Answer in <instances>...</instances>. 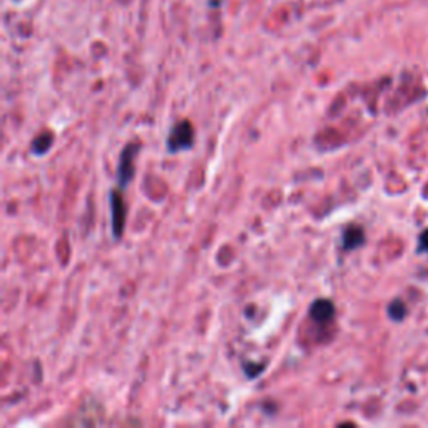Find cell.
Here are the masks:
<instances>
[{"mask_svg": "<svg viewBox=\"0 0 428 428\" xmlns=\"http://www.w3.org/2000/svg\"><path fill=\"white\" fill-rule=\"evenodd\" d=\"M52 142H54V135L50 133L39 134L32 142V152L37 156L45 154V152L50 149V146H52Z\"/></svg>", "mask_w": 428, "mask_h": 428, "instance_id": "obj_6", "label": "cell"}, {"mask_svg": "<svg viewBox=\"0 0 428 428\" xmlns=\"http://www.w3.org/2000/svg\"><path fill=\"white\" fill-rule=\"evenodd\" d=\"M420 251L428 253V230L423 231L420 236Z\"/></svg>", "mask_w": 428, "mask_h": 428, "instance_id": "obj_9", "label": "cell"}, {"mask_svg": "<svg viewBox=\"0 0 428 428\" xmlns=\"http://www.w3.org/2000/svg\"><path fill=\"white\" fill-rule=\"evenodd\" d=\"M343 249L346 251H353L365 243V233H363L362 228L358 226H350L346 228L345 233H343Z\"/></svg>", "mask_w": 428, "mask_h": 428, "instance_id": "obj_5", "label": "cell"}, {"mask_svg": "<svg viewBox=\"0 0 428 428\" xmlns=\"http://www.w3.org/2000/svg\"><path fill=\"white\" fill-rule=\"evenodd\" d=\"M309 316H311V320L316 321V323H328L334 316V304L330 302V300L325 298L316 300V302H313L311 307H309Z\"/></svg>", "mask_w": 428, "mask_h": 428, "instance_id": "obj_4", "label": "cell"}, {"mask_svg": "<svg viewBox=\"0 0 428 428\" xmlns=\"http://www.w3.org/2000/svg\"><path fill=\"white\" fill-rule=\"evenodd\" d=\"M194 144V127L189 119L176 122L171 127V133L168 135V151L179 152L191 149Z\"/></svg>", "mask_w": 428, "mask_h": 428, "instance_id": "obj_1", "label": "cell"}, {"mask_svg": "<svg viewBox=\"0 0 428 428\" xmlns=\"http://www.w3.org/2000/svg\"><path fill=\"white\" fill-rule=\"evenodd\" d=\"M139 146L134 142H129L122 149L119 156V164H117V188L124 191L131 184L135 171V154H138Z\"/></svg>", "mask_w": 428, "mask_h": 428, "instance_id": "obj_3", "label": "cell"}, {"mask_svg": "<svg viewBox=\"0 0 428 428\" xmlns=\"http://www.w3.org/2000/svg\"><path fill=\"white\" fill-rule=\"evenodd\" d=\"M109 207H111V228L112 236L116 239L122 238L127 219V206L122 196V189L109 191Z\"/></svg>", "mask_w": 428, "mask_h": 428, "instance_id": "obj_2", "label": "cell"}, {"mask_svg": "<svg viewBox=\"0 0 428 428\" xmlns=\"http://www.w3.org/2000/svg\"><path fill=\"white\" fill-rule=\"evenodd\" d=\"M388 315L392 320L395 321H401L406 316V307L404 302H400V300H395V302L390 303L388 307Z\"/></svg>", "mask_w": 428, "mask_h": 428, "instance_id": "obj_7", "label": "cell"}, {"mask_svg": "<svg viewBox=\"0 0 428 428\" xmlns=\"http://www.w3.org/2000/svg\"><path fill=\"white\" fill-rule=\"evenodd\" d=\"M263 370H265V365H249V363H244V373L248 375V378H254Z\"/></svg>", "mask_w": 428, "mask_h": 428, "instance_id": "obj_8", "label": "cell"}]
</instances>
